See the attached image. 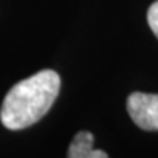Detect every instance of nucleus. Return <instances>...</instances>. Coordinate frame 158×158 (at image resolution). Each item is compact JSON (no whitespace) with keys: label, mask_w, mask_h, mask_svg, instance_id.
<instances>
[{"label":"nucleus","mask_w":158,"mask_h":158,"mask_svg":"<svg viewBox=\"0 0 158 158\" xmlns=\"http://www.w3.org/2000/svg\"><path fill=\"white\" fill-rule=\"evenodd\" d=\"M148 23H149V28L152 29V32L158 38V0L151 5L149 10H148Z\"/></svg>","instance_id":"4"},{"label":"nucleus","mask_w":158,"mask_h":158,"mask_svg":"<svg viewBox=\"0 0 158 158\" xmlns=\"http://www.w3.org/2000/svg\"><path fill=\"white\" fill-rule=\"evenodd\" d=\"M60 91V76L50 69L18 82L6 94L0 120L10 130L25 129L37 123L54 104Z\"/></svg>","instance_id":"1"},{"label":"nucleus","mask_w":158,"mask_h":158,"mask_svg":"<svg viewBox=\"0 0 158 158\" xmlns=\"http://www.w3.org/2000/svg\"><path fill=\"white\" fill-rule=\"evenodd\" d=\"M127 111L141 129L158 130V94H130L127 98Z\"/></svg>","instance_id":"2"},{"label":"nucleus","mask_w":158,"mask_h":158,"mask_svg":"<svg viewBox=\"0 0 158 158\" xmlns=\"http://www.w3.org/2000/svg\"><path fill=\"white\" fill-rule=\"evenodd\" d=\"M94 145V136L89 132H78L68 149L69 158H89Z\"/></svg>","instance_id":"3"}]
</instances>
